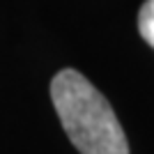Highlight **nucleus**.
Listing matches in <instances>:
<instances>
[{"instance_id": "nucleus-1", "label": "nucleus", "mask_w": 154, "mask_h": 154, "mask_svg": "<svg viewBox=\"0 0 154 154\" xmlns=\"http://www.w3.org/2000/svg\"><path fill=\"white\" fill-rule=\"evenodd\" d=\"M51 99L64 134L81 154H129V143L106 97L76 69L51 81Z\"/></svg>"}, {"instance_id": "nucleus-2", "label": "nucleus", "mask_w": 154, "mask_h": 154, "mask_svg": "<svg viewBox=\"0 0 154 154\" xmlns=\"http://www.w3.org/2000/svg\"><path fill=\"white\" fill-rule=\"evenodd\" d=\"M138 30H140V37L154 48V0H147V2L140 7Z\"/></svg>"}]
</instances>
